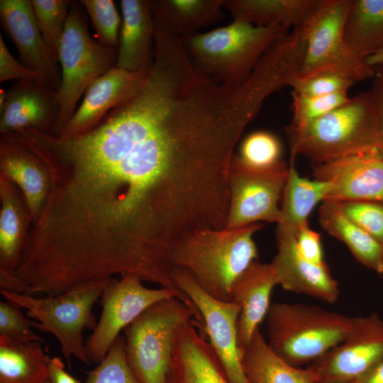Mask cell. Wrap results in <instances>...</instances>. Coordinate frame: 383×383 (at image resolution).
I'll list each match as a JSON object with an SVG mask.
<instances>
[{"instance_id":"1","label":"cell","mask_w":383,"mask_h":383,"mask_svg":"<svg viewBox=\"0 0 383 383\" xmlns=\"http://www.w3.org/2000/svg\"><path fill=\"white\" fill-rule=\"evenodd\" d=\"M291 162L301 155L318 165L383 144L379 115L370 92L357 94L342 106L296 131H286Z\"/></svg>"},{"instance_id":"2","label":"cell","mask_w":383,"mask_h":383,"mask_svg":"<svg viewBox=\"0 0 383 383\" xmlns=\"http://www.w3.org/2000/svg\"><path fill=\"white\" fill-rule=\"evenodd\" d=\"M262 225L204 231L184 241L174 251L173 265L188 272L207 294L231 301V289L237 279L257 260L252 238Z\"/></svg>"},{"instance_id":"3","label":"cell","mask_w":383,"mask_h":383,"mask_svg":"<svg viewBox=\"0 0 383 383\" xmlns=\"http://www.w3.org/2000/svg\"><path fill=\"white\" fill-rule=\"evenodd\" d=\"M289 31L279 24L260 26L233 20L181 39L200 72L217 82L237 84L249 77L267 50Z\"/></svg>"},{"instance_id":"4","label":"cell","mask_w":383,"mask_h":383,"mask_svg":"<svg viewBox=\"0 0 383 383\" xmlns=\"http://www.w3.org/2000/svg\"><path fill=\"white\" fill-rule=\"evenodd\" d=\"M266 317L268 345L297 367L313 363L342 342L353 318L316 306L279 302L270 304Z\"/></svg>"},{"instance_id":"5","label":"cell","mask_w":383,"mask_h":383,"mask_svg":"<svg viewBox=\"0 0 383 383\" xmlns=\"http://www.w3.org/2000/svg\"><path fill=\"white\" fill-rule=\"evenodd\" d=\"M200 317L178 297L158 301L124 328L126 353L142 383H168L175 335L182 326Z\"/></svg>"},{"instance_id":"6","label":"cell","mask_w":383,"mask_h":383,"mask_svg":"<svg viewBox=\"0 0 383 383\" xmlns=\"http://www.w3.org/2000/svg\"><path fill=\"white\" fill-rule=\"evenodd\" d=\"M118 48L106 46L90 35L79 3L70 4L58 52L61 80L57 91L59 113L52 133L59 135L78 107L89 86L116 66Z\"/></svg>"},{"instance_id":"7","label":"cell","mask_w":383,"mask_h":383,"mask_svg":"<svg viewBox=\"0 0 383 383\" xmlns=\"http://www.w3.org/2000/svg\"><path fill=\"white\" fill-rule=\"evenodd\" d=\"M111 279L91 282L43 298L1 289L0 293L5 299L27 310L28 314L38 321L33 322V326L57 338L70 367L72 357L89 365L83 332L86 328H96L98 322L92 308Z\"/></svg>"},{"instance_id":"8","label":"cell","mask_w":383,"mask_h":383,"mask_svg":"<svg viewBox=\"0 0 383 383\" xmlns=\"http://www.w3.org/2000/svg\"><path fill=\"white\" fill-rule=\"evenodd\" d=\"M348 6L349 0H318L300 27L304 52L296 77L333 70L355 83L372 78L374 67L357 56L345 40L344 25Z\"/></svg>"},{"instance_id":"9","label":"cell","mask_w":383,"mask_h":383,"mask_svg":"<svg viewBox=\"0 0 383 383\" xmlns=\"http://www.w3.org/2000/svg\"><path fill=\"white\" fill-rule=\"evenodd\" d=\"M133 274L112 278L102 293V313L86 346L90 362L99 364L112 343L132 321L145 310L162 300L178 297L194 311L197 310L191 299L177 289H150Z\"/></svg>"},{"instance_id":"10","label":"cell","mask_w":383,"mask_h":383,"mask_svg":"<svg viewBox=\"0 0 383 383\" xmlns=\"http://www.w3.org/2000/svg\"><path fill=\"white\" fill-rule=\"evenodd\" d=\"M289 174L284 162L266 170L251 168L234 154L229 172L230 202L226 229L258 221L277 223L282 214L278 204Z\"/></svg>"},{"instance_id":"11","label":"cell","mask_w":383,"mask_h":383,"mask_svg":"<svg viewBox=\"0 0 383 383\" xmlns=\"http://www.w3.org/2000/svg\"><path fill=\"white\" fill-rule=\"evenodd\" d=\"M172 279L175 287L196 306L202 320L203 331L206 333L229 382L250 383L244 372L238 345L240 306L233 301H219L209 296L182 268L174 269Z\"/></svg>"},{"instance_id":"12","label":"cell","mask_w":383,"mask_h":383,"mask_svg":"<svg viewBox=\"0 0 383 383\" xmlns=\"http://www.w3.org/2000/svg\"><path fill=\"white\" fill-rule=\"evenodd\" d=\"M383 359V320L372 313L353 317L344 339L309 366L321 378L353 382Z\"/></svg>"},{"instance_id":"13","label":"cell","mask_w":383,"mask_h":383,"mask_svg":"<svg viewBox=\"0 0 383 383\" xmlns=\"http://www.w3.org/2000/svg\"><path fill=\"white\" fill-rule=\"evenodd\" d=\"M313 174L330 185L325 201H383V158L379 148L313 165Z\"/></svg>"},{"instance_id":"14","label":"cell","mask_w":383,"mask_h":383,"mask_svg":"<svg viewBox=\"0 0 383 383\" xmlns=\"http://www.w3.org/2000/svg\"><path fill=\"white\" fill-rule=\"evenodd\" d=\"M0 21L16 45L21 62L40 75L50 89L57 91L61 71L38 28L30 0H1Z\"/></svg>"},{"instance_id":"15","label":"cell","mask_w":383,"mask_h":383,"mask_svg":"<svg viewBox=\"0 0 383 383\" xmlns=\"http://www.w3.org/2000/svg\"><path fill=\"white\" fill-rule=\"evenodd\" d=\"M277 252L270 263L277 284L284 289L309 296L326 303L338 301L340 290L326 263L318 265L304 258L296 245V236L277 233Z\"/></svg>"},{"instance_id":"16","label":"cell","mask_w":383,"mask_h":383,"mask_svg":"<svg viewBox=\"0 0 383 383\" xmlns=\"http://www.w3.org/2000/svg\"><path fill=\"white\" fill-rule=\"evenodd\" d=\"M147 72H131L114 66L87 89L72 117L57 135L71 137L97 124L112 109L132 96L142 85Z\"/></svg>"},{"instance_id":"17","label":"cell","mask_w":383,"mask_h":383,"mask_svg":"<svg viewBox=\"0 0 383 383\" xmlns=\"http://www.w3.org/2000/svg\"><path fill=\"white\" fill-rule=\"evenodd\" d=\"M58 113L56 91L41 84L16 82L0 110V135L27 129L52 133Z\"/></svg>"},{"instance_id":"18","label":"cell","mask_w":383,"mask_h":383,"mask_svg":"<svg viewBox=\"0 0 383 383\" xmlns=\"http://www.w3.org/2000/svg\"><path fill=\"white\" fill-rule=\"evenodd\" d=\"M194 320L177 331L168 383H230L213 348Z\"/></svg>"},{"instance_id":"19","label":"cell","mask_w":383,"mask_h":383,"mask_svg":"<svg viewBox=\"0 0 383 383\" xmlns=\"http://www.w3.org/2000/svg\"><path fill=\"white\" fill-rule=\"evenodd\" d=\"M275 285H277V282L271 264L255 260L232 287V301L240 307L238 321V345L241 355L267 316L271 304V294Z\"/></svg>"},{"instance_id":"20","label":"cell","mask_w":383,"mask_h":383,"mask_svg":"<svg viewBox=\"0 0 383 383\" xmlns=\"http://www.w3.org/2000/svg\"><path fill=\"white\" fill-rule=\"evenodd\" d=\"M121 28L116 66L148 72L155 56V22L150 1L121 0Z\"/></svg>"},{"instance_id":"21","label":"cell","mask_w":383,"mask_h":383,"mask_svg":"<svg viewBox=\"0 0 383 383\" xmlns=\"http://www.w3.org/2000/svg\"><path fill=\"white\" fill-rule=\"evenodd\" d=\"M0 135V174L22 193L32 225L39 217L48 193L47 170L32 152L6 135Z\"/></svg>"},{"instance_id":"22","label":"cell","mask_w":383,"mask_h":383,"mask_svg":"<svg viewBox=\"0 0 383 383\" xmlns=\"http://www.w3.org/2000/svg\"><path fill=\"white\" fill-rule=\"evenodd\" d=\"M0 270H16L31 226L22 193L0 174Z\"/></svg>"},{"instance_id":"23","label":"cell","mask_w":383,"mask_h":383,"mask_svg":"<svg viewBox=\"0 0 383 383\" xmlns=\"http://www.w3.org/2000/svg\"><path fill=\"white\" fill-rule=\"evenodd\" d=\"M242 365L250 383H317L319 374L309 366H293L277 355L260 330L242 355Z\"/></svg>"},{"instance_id":"24","label":"cell","mask_w":383,"mask_h":383,"mask_svg":"<svg viewBox=\"0 0 383 383\" xmlns=\"http://www.w3.org/2000/svg\"><path fill=\"white\" fill-rule=\"evenodd\" d=\"M318 218L321 226L343 243L358 262L383 274V245L350 220L338 202L323 201Z\"/></svg>"},{"instance_id":"25","label":"cell","mask_w":383,"mask_h":383,"mask_svg":"<svg viewBox=\"0 0 383 383\" xmlns=\"http://www.w3.org/2000/svg\"><path fill=\"white\" fill-rule=\"evenodd\" d=\"M318 0H223V6L238 20L260 26L301 27Z\"/></svg>"},{"instance_id":"26","label":"cell","mask_w":383,"mask_h":383,"mask_svg":"<svg viewBox=\"0 0 383 383\" xmlns=\"http://www.w3.org/2000/svg\"><path fill=\"white\" fill-rule=\"evenodd\" d=\"M330 191L328 182L311 180L299 175L294 163H290L280 207L282 219L277 233L296 235L308 224V217L316 204L324 201Z\"/></svg>"},{"instance_id":"27","label":"cell","mask_w":383,"mask_h":383,"mask_svg":"<svg viewBox=\"0 0 383 383\" xmlns=\"http://www.w3.org/2000/svg\"><path fill=\"white\" fill-rule=\"evenodd\" d=\"M345 40L367 60L383 48V0H349L344 25Z\"/></svg>"},{"instance_id":"28","label":"cell","mask_w":383,"mask_h":383,"mask_svg":"<svg viewBox=\"0 0 383 383\" xmlns=\"http://www.w3.org/2000/svg\"><path fill=\"white\" fill-rule=\"evenodd\" d=\"M40 343H19L0 335V383H45L50 358Z\"/></svg>"},{"instance_id":"29","label":"cell","mask_w":383,"mask_h":383,"mask_svg":"<svg viewBox=\"0 0 383 383\" xmlns=\"http://www.w3.org/2000/svg\"><path fill=\"white\" fill-rule=\"evenodd\" d=\"M153 16L180 38L196 33L220 14L223 0L150 1Z\"/></svg>"},{"instance_id":"30","label":"cell","mask_w":383,"mask_h":383,"mask_svg":"<svg viewBox=\"0 0 383 383\" xmlns=\"http://www.w3.org/2000/svg\"><path fill=\"white\" fill-rule=\"evenodd\" d=\"M31 3L43 40L51 55L58 62L59 48L71 2L67 0H31Z\"/></svg>"},{"instance_id":"31","label":"cell","mask_w":383,"mask_h":383,"mask_svg":"<svg viewBox=\"0 0 383 383\" xmlns=\"http://www.w3.org/2000/svg\"><path fill=\"white\" fill-rule=\"evenodd\" d=\"M292 118L286 131H299L347 102L348 92L326 96H306L292 92Z\"/></svg>"},{"instance_id":"32","label":"cell","mask_w":383,"mask_h":383,"mask_svg":"<svg viewBox=\"0 0 383 383\" xmlns=\"http://www.w3.org/2000/svg\"><path fill=\"white\" fill-rule=\"evenodd\" d=\"M282 153L281 143L275 135L257 131L244 138L236 155L240 162L251 168L266 170L284 162Z\"/></svg>"},{"instance_id":"33","label":"cell","mask_w":383,"mask_h":383,"mask_svg":"<svg viewBox=\"0 0 383 383\" xmlns=\"http://www.w3.org/2000/svg\"><path fill=\"white\" fill-rule=\"evenodd\" d=\"M84 383H142L127 360L124 336L117 337L103 360L87 372Z\"/></svg>"},{"instance_id":"34","label":"cell","mask_w":383,"mask_h":383,"mask_svg":"<svg viewBox=\"0 0 383 383\" xmlns=\"http://www.w3.org/2000/svg\"><path fill=\"white\" fill-rule=\"evenodd\" d=\"M95 30L96 40L118 48L122 18L113 0H82Z\"/></svg>"},{"instance_id":"35","label":"cell","mask_w":383,"mask_h":383,"mask_svg":"<svg viewBox=\"0 0 383 383\" xmlns=\"http://www.w3.org/2000/svg\"><path fill=\"white\" fill-rule=\"evenodd\" d=\"M355 82L345 75L333 71L322 70L311 74L296 77L289 84L292 91L306 96H326L348 92Z\"/></svg>"},{"instance_id":"36","label":"cell","mask_w":383,"mask_h":383,"mask_svg":"<svg viewBox=\"0 0 383 383\" xmlns=\"http://www.w3.org/2000/svg\"><path fill=\"white\" fill-rule=\"evenodd\" d=\"M338 204L350 220L383 245V201H350Z\"/></svg>"},{"instance_id":"37","label":"cell","mask_w":383,"mask_h":383,"mask_svg":"<svg viewBox=\"0 0 383 383\" xmlns=\"http://www.w3.org/2000/svg\"><path fill=\"white\" fill-rule=\"evenodd\" d=\"M5 300L0 301V335L19 343H42V338L33 331V322L25 317L20 307Z\"/></svg>"},{"instance_id":"38","label":"cell","mask_w":383,"mask_h":383,"mask_svg":"<svg viewBox=\"0 0 383 383\" xmlns=\"http://www.w3.org/2000/svg\"><path fill=\"white\" fill-rule=\"evenodd\" d=\"M9 80L29 82L47 86L40 75L13 57L0 34V82Z\"/></svg>"},{"instance_id":"39","label":"cell","mask_w":383,"mask_h":383,"mask_svg":"<svg viewBox=\"0 0 383 383\" xmlns=\"http://www.w3.org/2000/svg\"><path fill=\"white\" fill-rule=\"evenodd\" d=\"M296 245L300 255L306 260L318 265L326 263L321 235L309 225L302 227L296 235Z\"/></svg>"},{"instance_id":"40","label":"cell","mask_w":383,"mask_h":383,"mask_svg":"<svg viewBox=\"0 0 383 383\" xmlns=\"http://www.w3.org/2000/svg\"><path fill=\"white\" fill-rule=\"evenodd\" d=\"M373 67L374 74L372 78V87L369 91L379 115L381 132L383 138V62Z\"/></svg>"},{"instance_id":"41","label":"cell","mask_w":383,"mask_h":383,"mask_svg":"<svg viewBox=\"0 0 383 383\" xmlns=\"http://www.w3.org/2000/svg\"><path fill=\"white\" fill-rule=\"evenodd\" d=\"M48 379L51 383H79L65 370L64 364L58 357L50 358L49 361Z\"/></svg>"},{"instance_id":"42","label":"cell","mask_w":383,"mask_h":383,"mask_svg":"<svg viewBox=\"0 0 383 383\" xmlns=\"http://www.w3.org/2000/svg\"><path fill=\"white\" fill-rule=\"evenodd\" d=\"M0 289L24 294L26 288L15 271L0 270Z\"/></svg>"},{"instance_id":"43","label":"cell","mask_w":383,"mask_h":383,"mask_svg":"<svg viewBox=\"0 0 383 383\" xmlns=\"http://www.w3.org/2000/svg\"><path fill=\"white\" fill-rule=\"evenodd\" d=\"M352 383H383V359L364 376Z\"/></svg>"},{"instance_id":"44","label":"cell","mask_w":383,"mask_h":383,"mask_svg":"<svg viewBox=\"0 0 383 383\" xmlns=\"http://www.w3.org/2000/svg\"><path fill=\"white\" fill-rule=\"evenodd\" d=\"M367 61L372 66L383 62V48L370 56Z\"/></svg>"},{"instance_id":"45","label":"cell","mask_w":383,"mask_h":383,"mask_svg":"<svg viewBox=\"0 0 383 383\" xmlns=\"http://www.w3.org/2000/svg\"><path fill=\"white\" fill-rule=\"evenodd\" d=\"M7 97V91L1 89L0 90V110L4 107Z\"/></svg>"},{"instance_id":"46","label":"cell","mask_w":383,"mask_h":383,"mask_svg":"<svg viewBox=\"0 0 383 383\" xmlns=\"http://www.w3.org/2000/svg\"><path fill=\"white\" fill-rule=\"evenodd\" d=\"M317 383H352V382L338 381V380L321 378L317 382Z\"/></svg>"},{"instance_id":"47","label":"cell","mask_w":383,"mask_h":383,"mask_svg":"<svg viewBox=\"0 0 383 383\" xmlns=\"http://www.w3.org/2000/svg\"><path fill=\"white\" fill-rule=\"evenodd\" d=\"M379 152H380V153H381V155H382V158H383V144H382V145H381V147L379 148Z\"/></svg>"},{"instance_id":"48","label":"cell","mask_w":383,"mask_h":383,"mask_svg":"<svg viewBox=\"0 0 383 383\" xmlns=\"http://www.w3.org/2000/svg\"><path fill=\"white\" fill-rule=\"evenodd\" d=\"M45 383H51V382L48 379Z\"/></svg>"}]
</instances>
